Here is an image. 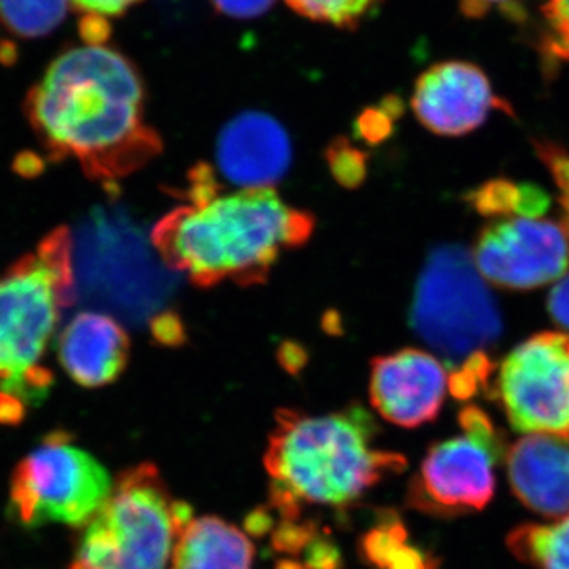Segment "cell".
<instances>
[{"mask_svg":"<svg viewBox=\"0 0 569 569\" xmlns=\"http://www.w3.org/2000/svg\"><path fill=\"white\" fill-rule=\"evenodd\" d=\"M153 332L163 342H176L182 331L179 329L178 321L173 320V318H167V320L163 318L162 325L156 323Z\"/></svg>","mask_w":569,"mask_h":569,"instance_id":"cell-31","label":"cell"},{"mask_svg":"<svg viewBox=\"0 0 569 569\" xmlns=\"http://www.w3.org/2000/svg\"><path fill=\"white\" fill-rule=\"evenodd\" d=\"M213 9L236 20H252L272 9L277 0H209Z\"/></svg>","mask_w":569,"mask_h":569,"instance_id":"cell-26","label":"cell"},{"mask_svg":"<svg viewBox=\"0 0 569 569\" xmlns=\"http://www.w3.org/2000/svg\"><path fill=\"white\" fill-rule=\"evenodd\" d=\"M459 422L463 436L430 448L411 481L408 501L427 515L478 511L493 496V468L507 456L505 438L478 407L463 408Z\"/></svg>","mask_w":569,"mask_h":569,"instance_id":"cell-8","label":"cell"},{"mask_svg":"<svg viewBox=\"0 0 569 569\" xmlns=\"http://www.w3.org/2000/svg\"><path fill=\"white\" fill-rule=\"evenodd\" d=\"M411 107L419 122L441 137L478 129L493 108L507 110L485 71L468 62H440L419 77Z\"/></svg>","mask_w":569,"mask_h":569,"instance_id":"cell-11","label":"cell"},{"mask_svg":"<svg viewBox=\"0 0 569 569\" xmlns=\"http://www.w3.org/2000/svg\"><path fill=\"white\" fill-rule=\"evenodd\" d=\"M114 488L107 468L66 430L48 433L11 475L9 512L26 529L62 523L84 529Z\"/></svg>","mask_w":569,"mask_h":569,"instance_id":"cell-7","label":"cell"},{"mask_svg":"<svg viewBox=\"0 0 569 569\" xmlns=\"http://www.w3.org/2000/svg\"><path fill=\"white\" fill-rule=\"evenodd\" d=\"M548 307L553 321L569 331V276L550 291Z\"/></svg>","mask_w":569,"mask_h":569,"instance_id":"cell-27","label":"cell"},{"mask_svg":"<svg viewBox=\"0 0 569 569\" xmlns=\"http://www.w3.org/2000/svg\"><path fill=\"white\" fill-rule=\"evenodd\" d=\"M70 10V0H0V28L13 39H43L66 21Z\"/></svg>","mask_w":569,"mask_h":569,"instance_id":"cell-18","label":"cell"},{"mask_svg":"<svg viewBox=\"0 0 569 569\" xmlns=\"http://www.w3.org/2000/svg\"><path fill=\"white\" fill-rule=\"evenodd\" d=\"M192 509L176 500L152 463L123 470L107 503L81 529L69 569H170Z\"/></svg>","mask_w":569,"mask_h":569,"instance_id":"cell-5","label":"cell"},{"mask_svg":"<svg viewBox=\"0 0 569 569\" xmlns=\"http://www.w3.org/2000/svg\"><path fill=\"white\" fill-rule=\"evenodd\" d=\"M141 2L142 0H70V6L82 17L103 18L110 21L112 18L122 17Z\"/></svg>","mask_w":569,"mask_h":569,"instance_id":"cell-25","label":"cell"},{"mask_svg":"<svg viewBox=\"0 0 569 569\" xmlns=\"http://www.w3.org/2000/svg\"><path fill=\"white\" fill-rule=\"evenodd\" d=\"M496 391L515 429L569 437V335L520 343L501 365Z\"/></svg>","mask_w":569,"mask_h":569,"instance_id":"cell-9","label":"cell"},{"mask_svg":"<svg viewBox=\"0 0 569 569\" xmlns=\"http://www.w3.org/2000/svg\"><path fill=\"white\" fill-rule=\"evenodd\" d=\"M508 477L519 500L549 519L569 518V437L530 433L507 455Z\"/></svg>","mask_w":569,"mask_h":569,"instance_id":"cell-14","label":"cell"},{"mask_svg":"<svg viewBox=\"0 0 569 569\" xmlns=\"http://www.w3.org/2000/svg\"><path fill=\"white\" fill-rule=\"evenodd\" d=\"M58 356L71 380L84 388H102L126 370L130 339L114 318L81 312L59 336Z\"/></svg>","mask_w":569,"mask_h":569,"instance_id":"cell-15","label":"cell"},{"mask_svg":"<svg viewBox=\"0 0 569 569\" xmlns=\"http://www.w3.org/2000/svg\"><path fill=\"white\" fill-rule=\"evenodd\" d=\"M468 200L482 216L541 217L549 208L545 190L530 183H512L505 179L485 183Z\"/></svg>","mask_w":569,"mask_h":569,"instance_id":"cell-19","label":"cell"},{"mask_svg":"<svg viewBox=\"0 0 569 569\" xmlns=\"http://www.w3.org/2000/svg\"><path fill=\"white\" fill-rule=\"evenodd\" d=\"M410 321L417 335L443 356L451 373L489 361V348L503 329L496 299L473 257L452 244L438 247L427 258Z\"/></svg>","mask_w":569,"mask_h":569,"instance_id":"cell-6","label":"cell"},{"mask_svg":"<svg viewBox=\"0 0 569 569\" xmlns=\"http://www.w3.org/2000/svg\"><path fill=\"white\" fill-rule=\"evenodd\" d=\"M519 560L538 569H569V518L553 526H522L508 538Z\"/></svg>","mask_w":569,"mask_h":569,"instance_id":"cell-17","label":"cell"},{"mask_svg":"<svg viewBox=\"0 0 569 569\" xmlns=\"http://www.w3.org/2000/svg\"><path fill=\"white\" fill-rule=\"evenodd\" d=\"M217 164L241 189H272L290 170V137L272 116L242 112L219 134Z\"/></svg>","mask_w":569,"mask_h":569,"instance_id":"cell-13","label":"cell"},{"mask_svg":"<svg viewBox=\"0 0 569 569\" xmlns=\"http://www.w3.org/2000/svg\"><path fill=\"white\" fill-rule=\"evenodd\" d=\"M448 388L447 369L426 351L407 348L372 362L370 400L378 415L392 425L413 429L432 421Z\"/></svg>","mask_w":569,"mask_h":569,"instance_id":"cell-12","label":"cell"},{"mask_svg":"<svg viewBox=\"0 0 569 569\" xmlns=\"http://www.w3.org/2000/svg\"><path fill=\"white\" fill-rule=\"evenodd\" d=\"M14 170L22 176H36L41 171V160L36 153L26 152L18 157L14 162Z\"/></svg>","mask_w":569,"mask_h":569,"instance_id":"cell-30","label":"cell"},{"mask_svg":"<svg viewBox=\"0 0 569 569\" xmlns=\"http://www.w3.org/2000/svg\"><path fill=\"white\" fill-rule=\"evenodd\" d=\"M473 261L479 274L497 287L531 290L568 271L569 233L539 217H507L482 230Z\"/></svg>","mask_w":569,"mask_h":569,"instance_id":"cell-10","label":"cell"},{"mask_svg":"<svg viewBox=\"0 0 569 569\" xmlns=\"http://www.w3.org/2000/svg\"><path fill=\"white\" fill-rule=\"evenodd\" d=\"M26 407L21 400L0 392V422L2 425H18L26 415Z\"/></svg>","mask_w":569,"mask_h":569,"instance_id":"cell-28","label":"cell"},{"mask_svg":"<svg viewBox=\"0 0 569 569\" xmlns=\"http://www.w3.org/2000/svg\"><path fill=\"white\" fill-rule=\"evenodd\" d=\"M537 151L560 189V203L569 233V153L552 142H538Z\"/></svg>","mask_w":569,"mask_h":569,"instance_id":"cell-23","label":"cell"},{"mask_svg":"<svg viewBox=\"0 0 569 569\" xmlns=\"http://www.w3.org/2000/svg\"><path fill=\"white\" fill-rule=\"evenodd\" d=\"M370 557L388 569H436L429 557L406 545V530L392 522L367 539Z\"/></svg>","mask_w":569,"mask_h":569,"instance_id":"cell-21","label":"cell"},{"mask_svg":"<svg viewBox=\"0 0 569 569\" xmlns=\"http://www.w3.org/2000/svg\"><path fill=\"white\" fill-rule=\"evenodd\" d=\"M74 301L70 231L56 228L0 276V392L26 407L47 399L54 380L40 361Z\"/></svg>","mask_w":569,"mask_h":569,"instance_id":"cell-4","label":"cell"},{"mask_svg":"<svg viewBox=\"0 0 569 569\" xmlns=\"http://www.w3.org/2000/svg\"><path fill=\"white\" fill-rule=\"evenodd\" d=\"M284 2L295 13L301 14L307 20L339 29H355L383 0H284Z\"/></svg>","mask_w":569,"mask_h":569,"instance_id":"cell-20","label":"cell"},{"mask_svg":"<svg viewBox=\"0 0 569 569\" xmlns=\"http://www.w3.org/2000/svg\"><path fill=\"white\" fill-rule=\"evenodd\" d=\"M186 198L189 204L159 220L152 242L164 263L198 287L264 282L282 253L305 244L316 224L274 189L223 192L206 164L190 173Z\"/></svg>","mask_w":569,"mask_h":569,"instance_id":"cell-2","label":"cell"},{"mask_svg":"<svg viewBox=\"0 0 569 569\" xmlns=\"http://www.w3.org/2000/svg\"><path fill=\"white\" fill-rule=\"evenodd\" d=\"M509 0H460V10L468 18H481L492 7L507 3Z\"/></svg>","mask_w":569,"mask_h":569,"instance_id":"cell-29","label":"cell"},{"mask_svg":"<svg viewBox=\"0 0 569 569\" xmlns=\"http://www.w3.org/2000/svg\"><path fill=\"white\" fill-rule=\"evenodd\" d=\"M329 162L339 181L346 186H356L366 174V160L346 141L336 142L329 151Z\"/></svg>","mask_w":569,"mask_h":569,"instance_id":"cell-24","label":"cell"},{"mask_svg":"<svg viewBox=\"0 0 569 569\" xmlns=\"http://www.w3.org/2000/svg\"><path fill=\"white\" fill-rule=\"evenodd\" d=\"M144 107L138 67L107 43H82L48 66L24 111L51 162L77 160L88 178L114 187L162 152Z\"/></svg>","mask_w":569,"mask_h":569,"instance_id":"cell-1","label":"cell"},{"mask_svg":"<svg viewBox=\"0 0 569 569\" xmlns=\"http://www.w3.org/2000/svg\"><path fill=\"white\" fill-rule=\"evenodd\" d=\"M378 430L359 406L326 415L280 410L264 452L276 507L287 515L301 503L350 507L400 473L406 458L378 447Z\"/></svg>","mask_w":569,"mask_h":569,"instance_id":"cell-3","label":"cell"},{"mask_svg":"<svg viewBox=\"0 0 569 569\" xmlns=\"http://www.w3.org/2000/svg\"><path fill=\"white\" fill-rule=\"evenodd\" d=\"M545 18V50L559 61L569 62V0H548Z\"/></svg>","mask_w":569,"mask_h":569,"instance_id":"cell-22","label":"cell"},{"mask_svg":"<svg viewBox=\"0 0 569 569\" xmlns=\"http://www.w3.org/2000/svg\"><path fill=\"white\" fill-rule=\"evenodd\" d=\"M254 546L249 537L216 516L192 518L183 527L170 569H252Z\"/></svg>","mask_w":569,"mask_h":569,"instance_id":"cell-16","label":"cell"}]
</instances>
